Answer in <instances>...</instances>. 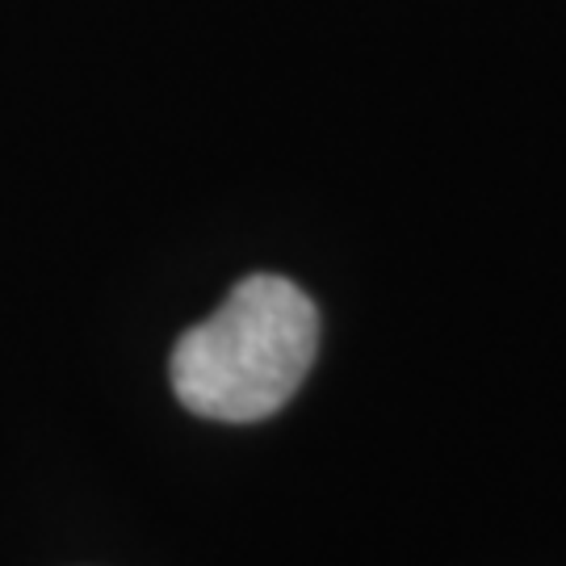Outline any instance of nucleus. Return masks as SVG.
<instances>
[{"label": "nucleus", "instance_id": "f257e3e1", "mask_svg": "<svg viewBox=\"0 0 566 566\" xmlns=\"http://www.w3.org/2000/svg\"><path fill=\"white\" fill-rule=\"evenodd\" d=\"M319 353V311L277 273L243 277L227 303L172 348V390L185 411L252 424L282 411Z\"/></svg>", "mask_w": 566, "mask_h": 566}]
</instances>
